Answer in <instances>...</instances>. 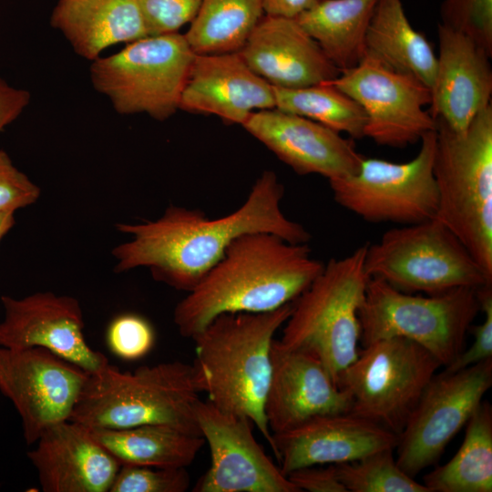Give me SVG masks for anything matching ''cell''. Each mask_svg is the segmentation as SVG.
<instances>
[{
  "label": "cell",
  "instance_id": "3957f363",
  "mask_svg": "<svg viewBox=\"0 0 492 492\" xmlns=\"http://www.w3.org/2000/svg\"><path fill=\"white\" fill-rule=\"evenodd\" d=\"M292 303L264 313H229L214 318L192 340V364L200 393L218 408L248 417L272 446L264 405L274 334Z\"/></svg>",
  "mask_w": 492,
  "mask_h": 492
},
{
  "label": "cell",
  "instance_id": "7402d4cb",
  "mask_svg": "<svg viewBox=\"0 0 492 492\" xmlns=\"http://www.w3.org/2000/svg\"><path fill=\"white\" fill-rule=\"evenodd\" d=\"M27 457L44 492H109L120 467L89 427L72 420L48 426Z\"/></svg>",
  "mask_w": 492,
  "mask_h": 492
},
{
  "label": "cell",
  "instance_id": "30bf717a",
  "mask_svg": "<svg viewBox=\"0 0 492 492\" xmlns=\"http://www.w3.org/2000/svg\"><path fill=\"white\" fill-rule=\"evenodd\" d=\"M439 361L418 343L403 337L363 346L339 374L337 385L350 396V412L395 434L402 432Z\"/></svg>",
  "mask_w": 492,
  "mask_h": 492
},
{
  "label": "cell",
  "instance_id": "8fae6325",
  "mask_svg": "<svg viewBox=\"0 0 492 492\" xmlns=\"http://www.w3.org/2000/svg\"><path fill=\"white\" fill-rule=\"evenodd\" d=\"M420 142L418 153L409 161L364 157L355 173L329 180L335 202L370 222L407 225L436 218V130L425 134Z\"/></svg>",
  "mask_w": 492,
  "mask_h": 492
},
{
  "label": "cell",
  "instance_id": "60d3db41",
  "mask_svg": "<svg viewBox=\"0 0 492 492\" xmlns=\"http://www.w3.org/2000/svg\"><path fill=\"white\" fill-rule=\"evenodd\" d=\"M14 211H0V240L15 225Z\"/></svg>",
  "mask_w": 492,
  "mask_h": 492
},
{
  "label": "cell",
  "instance_id": "5b68a950",
  "mask_svg": "<svg viewBox=\"0 0 492 492\" xmlns=\"http://www.w3.org/2000/svg\"><path fill=\"white\" fill-rule=\"evenodd\" d=\"M436 121V218L492 277V106L460 132Z\"/></svg>",
  "mask_w": 492,
  "mask_h": 492
},
{
  "label": "cell",
  "instance_id": "e0dca14e",
  "mask_svg": "<svg viewBox=\"0 0 492 492\" xmlns=\"http://www.w3.org/2000/svg\"><path fill=\"white\" fill-rule=\"evenodd\" d=\"M264 413L272 434L288 431L315 416L350 412L352 401L323 363L273 340Z\"/></svg>",
  "mask_w": 492,
  "mask_h": 492
},
{
  "label": "cell",
  "instance_id": "603a6c76",
  "mask_svg": "<svg viewBox=\"0 0 492 492\" xmlns=\"http://www.w3.org/2000/svg\"><path fill=\"white\" fill-rule=\"evenodd\" d=\"M239 53L253 72L276 87L327 82L341 72L295 19L264 15Z\"/></svg>",
  "mask_w": 492,
  "mask_h": 492
},
{
  "label": "cell",
  "instance_id": "4fadbf2b",
  "mask_svg": "<svg viewBox=\"0 0 492 492\" xmlns=\"http://www.w3.org/2000/svg\"><path fill=\"white\" fill-rule=\"evenodd\" d=\"M327 82L360 105L366 116L364 137L378 145L405 148L436 129V119L425 109L431 103L430 88L367 54Z\"/></svg>",
  "mask_w": 492,
  "mask_h": 492
},
{
  "label": "cell",
  "instance_id": "7a4b0ae2",
  "mask_svg": "<svg viewBox=\"0 0 492 492\" xmlns=\"http://www.w3.org/2000/svg\"><path fill=\"white\" fill-rule=\"evenodd\" d=\"M323 266L307 243L267 232L241 235L176 305L173 322L192 339L222 313L276 310L299 297Z\"/></svg>",
  "mask_w": 492,
  "mask_h": 492
},
{
  "label": "cell",
  "instance_id": "5bb4252c",
  "mask_svg": "<svg viewBox=\"0 0 492 492\" xmlns=\"http://www.w3.org/2000/svg\"><path fill=\"white\" fill-rule=\"evenodd\" d=\"M87 375L46 349L0 346V393L17 411L27 446L48 426L69 419Z\"/></svg>",
  "mask_w": 492,
  "mask_h": 492
},
{
  "label": "cell",
  "instance_id": "484cf974",
  "mask_svg": "<svg viewBox=\"0 0 492 492\" xmlns=\"http://www.w3.org/2000/svg\"><path fill=\"white\" fill-rule=\"evenodd\" d=\"M378 0H317L295 20L343 71L365 54V37Z\"/></svg>",
  "mask_w": 492,
  "mask_h": 492
},
{
  "label": "cell",
  "instance_id": "8992f818",
  "mask_svg": "<svg viewBox=\"0 0 492 492\" xmlns=\"http://www.w3.org/2000/svg\"><path fill=\"white\" fill-rule=\"evenodd\" d=\"M366 244L341 259L330 260L292 303L279 340L285 347L315 356L335 383L358 355L359 309L369 276Z\"/></svg>",
  "mask_w": 492,
  "mask_h": 492
},
{
  "label": "cell",
  "instance_id": "52a82bcc",
  "mask_svg": "<svg viewBox=\"0 0 492 492\" xmlns=\"http://www.w3.org/2000/svg\"><path fill=\"white\" fill-rule=\"evenodd\" d=\"M478 312L477 289L462 287L425 296L369 278L359 309L360 343L365 346L382 339L406 338L445 367L463 351Z\"/></svg>",
  "mask_w": 492,
  "mask_h": 492
},
{
  "label": "cell",
  "instance_id": "83f0119b",
  "mask_svg": "<svg viewBox=\"0 0 492 492\" xmlns=\"http://www.w3.org/2000/svg\"><path fill=\"white\" fill-rule=\"evenodd\" d=\"M466 426L456 455L423 477L430 492L492 491V407L482 401Z\"/></svg>",
  "mask_w": 492,
  "mask_h": 492
},
{
  "label": "cell",
  "instance_id": "9c48e42d",
  "mask_svg": "<svg viewBox=\"0 0 492 492\" xmlns=\"http://www.w3.org/2000/svg\"><path fill=\"white\" fill-rule=\"evenodd\" d=\"M184 35L147 36L90 66V79L123 115L165 120L178 109L195 56Z\"/></svg>",
  "mask_w": 492,
  "mask_h": 492
},
{
  "label": "cell",
  "instance_id": "f1b7e54d",
  "mask_svg": "<svg viewBox=\"0 0 492 492\" xmlns=\"http://www.w3.org/2000/svg\"><path fill=\"white\" fill-rule=\"evenodd\" d=\"M263 15L262 0H202L184 36L196 54L238 52Z\"/></svg>",
  "mask_w": 492,
  "mask_h": 492
},
{
  "label": "cell",
  "instance_id": "74e56055",
  "mask_svg": "<svg viewBox=\"0 0 492 492\" xmlns=\"http://www.w3.org/2000/svg\"><path fill=\"white\" fill-rule=\"evenodd\" d=\"M287 477L300 491L347 492L338 477L334 464L328 465L327 467H301L292 471Z\"/></svg>",
  "mask_w": 492,
  "mask_h": 492
},
{
  "label": "cell",
  "instance_id": "ba28073f",
  "mask_svg": "<svg viewBox=\"0 0 492 492\" xmlns=\"http://www.w3.org/2000/svg\"><path fill=\"white\" fill-rule=\"evenodd\" d=\"M364 267L369 278L409 293L492 284V277L436 218L392 228L366 244Z\"/></svg>",
  "mask_w": 492,
  "mask_h": 492
},
{
  "label": "cell",
  "instance_id": "1f68e13d",
  "mask_svg": "<svg viewBox=\"0 0 492 492\" xmlns=\"http://www.w3.org/2000/svg\"><path fill=\"white\" fill-rule=\"evenodd\" d=\"M441 24L456 30L492 56V0H444Z\"/></svg>",
  "mask_w": 492,
  "mask_h": 492
},
{
  "label": "cell",
  "instance_id": "7c38bea8",
  "mask_svg": "<svg viewBox=\"0 0 492 492\" xmlns=\"http://www.w3.org/2000/svg\"><path fill=\"white\" fill-rule=\"evenodd\" d=\"M492 385V358L435 374L398 436L396 462L415 477L436 464Z\"/></svg>",
  "mask_w": 492,
  "mask_h": 492
},
{
  "label": "cell",
  "instance_id": "f35d334b",
  "mask_svg": "<svg viewBox=\"0 0 492 492\" xmlns=\"http://www.w3.org/2000/svg\"><path fill=\"white\" fill-rule=\"evenodd\" d=\"M30 97L27 90L11 87L0 77V132L22 114Z\"/></svg>",
  "mask_w": 492,
  "mask_h": 492
},
{
  "label": "cell",
  "instance_id": "2e32d148",
  "mask_svg": "<svg viewBox=\"0 0 492 492\" xmlns=\"http://www.w3.org/2000/svg\"><path fill=\"white\" fill-rule=\"evenodd\" d=\"M0 300L5 311L0 322V346L44 348L88 374L109 364L102 353L87 343L77 298L38 292L19 299L2 295Z\"/></svg>",
  "mask_w": 492,
  "mask_h": 492
},
{
  "label": "cell",
  "instance_id": "277c9868",
  "mask_svg": "<svg viewBox=\"0 0 492 492\" xmlns=\"http://www.w3.org/2000/svg\"><path fill=\"white\" fill-rule=\"evenodd\" d=\"M200 393L190 364L165 362L133 372L108 364L88 374L69 420L89 428L160 425L201 436Z\"/></svg>",
  "mask_w": 492,
  "mask_h": 492
},
{
  "label": "cell",
  "instance_id": "9a60e30c",
  "mask_svg": "<svg viewBox=\"0 0 492 492\" xmlns=\"http://www.w3.org/2000/svg\"><path fill=\"white\" fill-rule=\"evenodd\" d=\"M196 417L210 465L192 491L300 492L256 441L248 417L200 399Z\"/></svg>",
  "mask_w": 492,
  "mask_h": 492
},
{
  "label": "cell",
  "instance_id": "cb8c5ba5",
  "mask_svg": "<svg viewBox=\"0 0 492 492\" xmlns=\"http://www.w3.org/2000/svg\"><path fill=\"white\" fill-rule=\"evenodd\" d=\"M50 24L90 61L110 46L149 36L138 0H57Z\"/></svg>",
  "mask_w": 492,
  "mask_h": 492
},
{
  "label": "cell",
  "instance_id": "ab89813d",
  "mask_svg": "<svg viewBox=\"0 0 492 492\" xmlns=\"http://www.w3.org/2000/svg\"><path fill=\"white\" fill-rule=\"evenodd\" d=\"M264 14L296 19L313 6L317 0H262Z\"/></svg>",
  "mask_w": 492,
  "mask_h": 492
},
{
  "label": "cell",
  "instance_id": "d6a6232c",
  "mask_svg": "<svg viewBox=\"0 0 492 492\" xmlns=\"http://www.w3.org/2000/svg\"><path fill=\"white\" fill-rule=\"evenodd\" d=\"M190 483L186 467L121 465L109 492H184Z\"/></svg>",
  "mask_w": 492,
  "mask_h": 492
},
{
  "label": "cell",
  "instance_id": "8d00e7d4",
  "mask_svg": "<svg viewBox=\"0 0 492 492\" xmlns=\"http://www.w3.org/2000/svg\"><path fill=\"white\" fill-rule=\"evenodd\" d=\"M40 189L0 150V211H15L35 203Z\"/></svg>",
  "mask_w": 492,
  "mask_h": 492
},
{
  "label": "cell",
  "instance_id": "4dcf8cb0",
  "mask_svg": "<svg viewBox=\"0 0 492 492\" xmlns=\"http://www.w3.org/2000/svg\"><path fill=\"white\" fill-rule=\"evenodd\" d=\"M394 451L386 448L352 462L334 464L347 492H430L398 466Z\"/></svg>",
  "mask_w": 492,
  "mask_h": 492
},
{
  "label": "cell",
  "instance_id": "d6986e66",
  "mask_svg": "<svg viewBox=\"0 0 492 492\" xmlns=\"http://www.w3.org/2000/svg\"><path fill=\"white\" fill-rule=\"evenodd\" d=\"M398 436L352 412L315 416L272 434V449L287 476L311 466L352 462L397 445Z\"/></svg>",
  "mask_w": 492,
  "mask_h": 492
},
{
  "label": "cell",
  "instance_id": "ac0fdd59",
  "mask_svg": "<svg viewBox=\"0 0 492 492\" xmlns=\"http://www.w3.org/2000/svg\"><path fill=\"white\" fill-rule=\"evenodd\" d=\"M301 175L328 180L355 173L364 159L352 138L315 121L277 108L258 110L241 125Z\"/></svg>",
  "mask_w": 492,
  "mask_h": 492
},
{
  "label": "cell",
  "instance_id": "44dd1931",
  "mask_svg": "<svg viewBox=\"0 0 492 492\" xmlns=\"http://www.w3.org/2000/svg\"><path fill=\"white\" fill-rule=\"evenodd\" d=\"M271 108H275L273 87L250 68L239 51L195 54L179 109L242 125L251 113Z\"/></svg>",
  "mask_w": 492,
  "mask_h": 492
},
{
  "label": "cell",
  "instance_id": "d4e9b609",
  "mask_svg": "<svg viewBox=\"0 0 492 492\" xmlns=\"http://www.w3.org/2000/svg\"><path fill=\"white\" fill-rule=\"evenodd\" d=\"M365 54L431 90L436 55L424 34L409 22L402 0H378L366 33Z\"/></svg>",
  "mask_w": 492,
  "mask_h": 492
},
{
  "label": "cell",
  "instance_id": "6da1fadb",
  "mask_svg": "<svg viewBox=\"0 0 492 492\" xmlns=\"http://www.w3.org/2000/svg\"><path fill=\"white\" fill-rule=\"evenodd\" d=\"M284 188L273 171H264L241 207L220 218L170 205L156 220L117 223L130 240L112 251L114 271L147 268L152 278L175 290L190 292L241 235L267 232L293 243L311 235L282 210Z\"/></svg>",
  "mask_w": 492,
  "mask_h": 492
},
{
  "label": "cell",
  "instance_id": "ffe728a7",
  "mask_svg": "<svg viewBox=\"0 0 492 492\" xmlns=\"http://www.w3.org/2000/svg\"><path fill=\"white\" fill-rule=\"evenodd\" d=\"M438 55L431 88V116L454 131L465 130L491 104L490 56L466 36L437 26Z\"/></svg>",
  "mask_w": 492,
  "mask_h": 492
},
{
  "label": "cell",
  "instance_id": "d590c367",
  "mask_svg": "<svg viewBox=\"0 0 492 492\" xmlns=\"http://www.w3.org/2000/svg\"><path fill=\"white\" fill-rule=\"evenodd\" d=\"M477 297L484 320L477 325H471L469 331L474 335L472 344L445 366L444 371L446 373L492 358V284L477 289Z\"/></svg>",
  "mask_w": 492,
  "mask_h": 492
},
{
  "label": "cell",
  "instance_id": "4316f807",
  "mask_svg": "<svg viewBox=\"0 0 492 492\" xmlns=\"http://www.w3.org/2000/svg\"><path fill=\"white\" fill-rule=\"evenodd\" d=\"M90 430L120 465L187 467L205 445L201 436L160 425Z\"/></svg>",
  "mask_w": 492,
  "mask_h": 492
},
{
  "label": "cell",
  "instance_id": "f546056e",
  "mask_svg": "<svg viewBox=\"0 0 492 492\" xmlns=\"http://www.w3.org/2000/svg\"><path fill=\"white\" fill-rule=\"evenodd\" d=\"M275 108L315 121L351 138L364 137L360 105L329 82L297 88L273 87Z\"/></svg>",
  "mask_w": 492,
  "mask_h": 492
},
{
  "label": "cell",
  "instance_id": "836d02e7",
  "mask_svg": "<svg viewBox=\"0 0 492 492\" xmlns=\"http://www.w3.org/2000/svg\"><path fill=\"white\" fill-rule=\"evenodd\" d=\"M107 343L111 352L124 360H138L153 347L155 332L150 323L137 313H123L108 326Z\"/></svg>",
  "mask_w": 492,
  "mask_h": 492
},
{
  "label": "cell",
  "instance_id": "e575fe53",
  "mask_svg": "<svg viewBox=\"0 0 492 492\" xmlns=\"http://www.w3.org/2000/svg\"><path fill=\"white\" fill-rule=\"evenodd\" d=\"M202 0H138L149 36L179 32L196 16Z\"/></svg>",
  "mask_w": 492,
  "mask_h": 492
}]
</instances>
